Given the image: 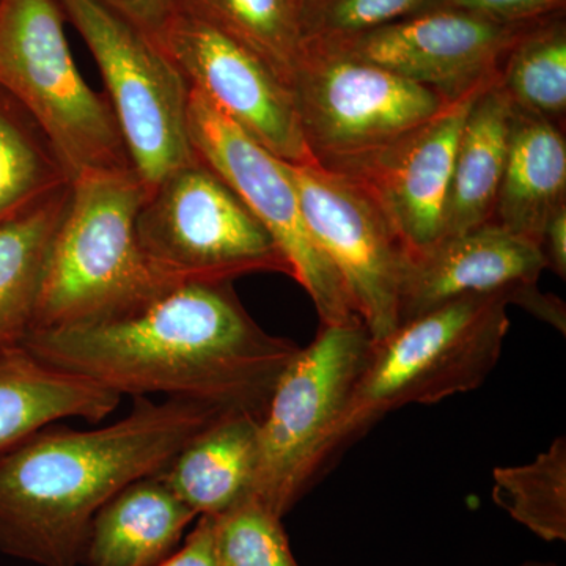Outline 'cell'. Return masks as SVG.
Instances as JSON below:
<instances>
[{"label":"cell","mask_w":566,"mask_h":566,"mask_svg":"<svg viewBox=\"0 0 566 566\" xmlns=\"http://www.w3.org/2000/svg\"><path fill=\"white\" fill-rule=\"evenodd\" d=\"M22 346L122 397L164 395L259 422L301 349L266 333L232 282L181 283L128 314L31 331Z\"/></svg>","instance_id":"6da1fadb"},{"label":"cell","mask_w":566,"mask_h":566,"mask_svg":"<svg viewBox=\"0 0 566 566\" xmlns=\"http://www.w3.org/2000/svg\"><path fill=\"white\" fill-rule=\"evenodd\" d=\"M223 417L191 401L140 397L104 428H41L0 453V551L39 566L80 565L96 513L137 480L161 474Z\"/></svg>","instance_id":"7a4b0ae2"},{"label":"cell","mask_w":566,"mask_h":566,"mask_svg":"<svg viewBox=\"0 0 566 566\" xmlns=\"http://www.w3.org/2000/svg\"><path fill=\"white\" fill-rule=\"evenodd\" d=\"M145 193L134 169L74 178L32 331L114 318L174 289L153 273L137 240Z\"/></svg>","instance_id":"3957f363"},{"label":"cell","mask_w":566,"mask_h":566,"mask_svg":"<svg viewBox=\"0 0 566 566\" xmlns=\"http://www.w3.org/2000/svg\"><path fill=\"white\" fill-rule=\"evenodd\" d=\"M513 292L457 297L374 342L342 420L340 452L403 406L479 389L501 359Z\"/></svg>","instance_id":"277c9868"},{"label":"cell","mask_w":566,"mask_h":566,"mask_svg":"<svg viewBox=\"0 0 566 566\" xmlns=\"http://www.w3.org/2000/svg\"><path fill=\"white\" fill-rule=\"evenodd\" d=\"M371 345L363 322L322 326L279 379L256 431L249 494L282 520L340 453L338 431Z\"/></svg>","instance_id":"5b68a950"},{"label":"cell","mask_w":566,"mask_h":566,"mask_svg":"<svg viewBox=\"0 0 566 566\" xmlns=\"http://www.w3.org/2000/svg\"><path fill=\"white\" fill-rule=\"evenodd\" d=\"M55 0H0V88L39 122L70 170H132L114 109L74 65Z\"/></svg>","instance_id":"8992f818"},{"label":"cell","mask_w":566,"mask_h":566,"mask_svg":"<svg viewBox=\"0 0 566 566\" xmlns=\"http://www.w3.org/2000/svg\"><path fill=\"white\" fill-rule=\"evenodd\" d=\"M197 158V156H196ZM145 260L167 285L292 270L238 193L196 159L147 189L136 219Z\"/></svg>","instance_id":"52a82bcc"},{"label":"cell","mask_w":566,"mask_h":566,"mask_svg":"<svg viewBox=\"0 0 566 566\" xmlns=\"http://www.w3.org/2000/svg\"><path fill=\"white\" fill-rule=\"evenodd\" d=\"M292 92L312 158L333 172L376 155L452 103L319 40L304 41Z\"/></svg>","instance_id":"ba28073f"},{"label":"cell","mask_w":566,"mask_h":566,"mask_svg":"<svg viewBox=\"0 0 566 566\" xmlns=\"http://www.w3.org/2000/svg\"><path fill=\"white\" fill-rule=\"evenodd\" d=\"M87 43L133 169L150 189L196 161L188 133L189 85L158 41L98 0H55Z\"/></svg>","instance_id":"9c48e42d"},{"label":"cell","mask_w":566,"mask_h":566,"mask_svg":"<svg viewBox=\"0 0 566 566\" xmlns=\"http://www.w3.org/2000/svg\"><path fill=\"white\" fill-rule=\"evenodd\" d=\"M188 133L193 155L214 170L274 238L292 279L311 296L322 326L363 322L340 275L316 244L285 163L189 88Z\"/></svg>","instance_id":"30bf717a"},{"label":"cell","mask_w":566,"mask_h":566,"mask_svg":"<svg viewBox=\"0 0 566 566\" xmlns=\"http://www.w3.org/2000/svg\"><path fill=\"white\" fill-rule=\"evenodd\" d=\"M304 219L340 275L374 342L400 324V300L411 263L408 249L363 186L318 164H289Z\"/></svg>","instance_id":"8fae6325"},{"label":"cell","mask_w":566,"mask_h":566,"mask_svg":"<svg viewBox=\"0 0 566 566\" xmlns=\"http://www.w3.org/2000/svg\"><path fill=\"white\" fill-rule=\"evenodd\" d=\"M158 44L189 88L289 164H316L305 145L292 88L259 57L207 22L175 10Z\"/></svg>","instance_id":"7c38bea8"},{"label":"cell","mask_w":566,"mask_h":566,"mask_svg":"<svg viewBox=\"0 0 566 566\" xmlns=\"http://www.w3.org/2000/svg\"><path fill=\"white\" fill-rule=\"evenodd\" d=\"M531 25L441 7L327 43L455 102L501 77L506 55Z\"/></svg>","instance_id":"4fadbf2b"},{"label":"cell","mask_w":566,"mask_h":566,"mask_svg":"<svg viewBox=\"0 0 566 566\" xmlns=\"http://www.w3.org/2000/svg\"><path fill=\"white\" fill-rule=\"evenodd\" d=\"M479 92L450 103L376 155L337 170L370 193L411 256L446 238L453 159L465 115Z\"/></svg>","instance_id":"5bb4252c"},{"label":"cell","mask_w":566,"mask_h":566,"mask_svg":"<svg viewBox=\"0 0 566 566\" xmlns=\"http://www.w3.org/2000/svg\"><path fill=\"white\" fill-rule=\"evenodd\" d=\"M545 270L531 241L495 222L444 238L411 256L400 300V324L468 294L513 292L538 283Z\"/></svg>","instance_id":"9a60e30c"},{"label":"cell","mask_w":566,"mask_h":566,"mask_svg":"<svg viewBox=\"0 0 566 566\" xmlns=\"http://www.w3.org/2000/svg\"><path fill=\"white\" fill-rule=\"evenodd\" d=\"M122 395L44 363L22 345L0 348V453L62 419L99 423Z\"/></svg>","instance_id":"2e32d148"},{"label":"cell","mask_w":566,"mask_h":566,"mask_svg":"<svg viewBox=\"0 0 566 566\" xmlns=\"http://www.w3.org/2000/svg\"><path fill=\"white\" fill-rule=\"evenodd\" d=\"M564 207V128L513 106L509 153L495 200L493 222L538 248L547 221Z\"/></svg>","instance_id":"e0dca14e"},{"label":"cell","mask_w":566,"mask_h":566,"mask_svg":"<svg viewBox=\"0 0 566 566\" xmlns=\"http://www.w3.org/2000/svg\"><path fill=\"white\" fill-rule=\"evenodd\" d=\"M196 517L161 474L145 476L96 513L82 562L87 566L159 565Z\"/></svg>","instance_id":"ac0fdd59"},{"label":"cell","mask_w":566,"mask_h":566,"mask_svg":"<svg viewBox=\"0 0 566 566\" xmlns=\"http://www.w3.org/2000/svg\"><path fill=\"white\" fill-rule=\"evenodd\" d=\"M512 109L501 77L476 93L453 159L446 238L493 222L509 153Z\"/></svg>","instance_id":"d6986e66"},{"label":"cell","mask_w":566,"mask_h":566,"mask_svg":"<svg viewBox=\"0 0 566 566\" xmlns=\"http://www.w3.org/2000/svg\"><path fill=\"white\" fill-rule=\"evenodd\" d=\"M259 420L223 417L191 439L161 476L197 516H216L251 493Z\"/></svg>","instance_id":"ffe728a7"},{"label":"cell","mask_w":566,"mask_h":566,"mask_svg":"<svg viewBox=\"0 0 566 566\" xmlns=\"http://www.w3.org/2000/svg\"><path fill=\"white\" fill-rule=\"evenodd\" d=\"M73 181L0 223V348L32 331L52 245L69 211Z\"/></svg>","instance_id":"44dd1931"},{"label":"cell","mask_w":566,"mask_h":566,"mask_svg":"<svg viewBox=\"0 0 566 566\" xmlns=\"http://www.w3.org/2000/svg\"><path fill=\"white\" fill-rule=\"evenodd\" d=\"M307 0H175L192 14L251 51L292 88L304 48Z\"/></svg>","instance_id":"7402d4cb"},{"label":"cell","mask_w":566,"mask_h":566,"mask_svg":"<svg viewBox=\"0 0 566 566\" xmlns=\"http://www.w3.org/2000/svg\"><path fill=\"white\" fill-rule=\"evenodd\" d=\"M73 181L39 122L0 88V223Z\"/></svg>","instance_id":"603a6c76"},{"label":"cell","mask_w":566,"mask_h":566,"mask_svg":"<svg viewBox=\"0 0 566 566\" xmlns=\"http://www.w3.org/2000/svg\"><path fill=\"white\" fill-rule=\"evenodd\" d=\"M493 501L543 542H566L565 436L531 463L495 468Z\"/></svg>","instance_id":"cb8c5ba5"},{"label":"cell","mask_w":566,"mask_h":566,"mask_svg":"<svg viewBox=\"0 0 566 566\" xmlns=\"http://www.w3.org/2000/svg\"><path fill=\"white\" fill-rule=\"evenodd\" d=\"M501 85L517 109L564 128L566 115V28L554 20L531 25L513 44Z\"/></svg>","instance_id":"d4e9b609"},{"label":"cell","mask_w":566,"mask_h":566,"mask_svg":"<svg viewBox=\"0 0 566 566\" xmlns=\"http://www.w3.org/2000/svg\"><path fill=\"white\" fill-rule=\"evenodd\" d=\"M219 566H301L293 556L282 517L248 494L212 516Z\"/></svg>","instance_id":"484cf974"},{"label":"cell","mask_w":566,"mask_h":566,"mask_svg":"<svg viewBox=\"0 0 566 566\" xmlns=\"http://www.w3.org/2000/svg\"><path fill=\"white\" fill-rule=\"evenodd\" d=\"M441 7L442 0H307L304 36L349 40Z\"/></svg>","instance_id":"4316f807"},{"label":"cell","mask_w":566,"mask_h":566,"mask_svg":"<svg viewBox=\"0 0 566 566\" xmlns=\"http://www.w3.org/2000/svg\"><path fill=\"white\" fill-rule=\"evenodd\" d=\"M564 6L565 0H442V7L471 11L505 24H532Z\"/></svg>","instance_id":"83f0119b"},{"label":"cell","mask_w":566,"mask_h":566,"mask_svg":"<svg viewBox=\"0 0 566 566\" xmlns=\"http://www.w3.org/2000/svg\"><path fill=\"white\" fill-rule=\"evenodd\" d=\"M139 28L142 32L158 40L159 33L175 13V0H98Z\"/></svg>","instance_id":"f1b7e54d"},{"label":"cell","mask_w":566,"mask_h":566,"mask_svg":"<svg viewBox=\"0 0 566 566\" xmlns=\"http://www.w3.org/2000/svg\"><path fill=\"white\" fill-rule=\"evenodd\" d=\"M156 566H219L214 547L212 516H199L196 527L178 553L170 554Z\"/></svg>","instance_id":"f546056e"},{"label":"cell","mask_w":566,"mask_h":566,"mask_svg":"<svg viewBox=\"0 0 566 566\" xmlns=\"http://www.w3.org/2000/svg\"><path fill=\"white\" fill-rule=\"evenodd\" d=\"M510 304L524 308L535 318L542 319L557 329L562 335L566 334V307L562 300L549 293H543L538 290V283L524 285L516 289L512 294Z\"/></svg>","instance_id":"4dcf8cb0"},{"label":"cell","mask_w":566,"mask_h":566,"mask_svg":"<svg viewBox=\"0 0 566 566\" xmlns=\"http://www.w3.org/2000/svg\"><path fill=\"white\" fill-rule=\"evenodd\" d=\"M538 251L542 253L545 270L553 271L562 281L566 279V207L560 208L547 221Z\"/></svg>","instance_id":"1f68e13d"},{"label":"cell","mask_w":566,"mask_h":566,"mask_svg":"<svg viewBox=\"0 0 566 566\" xmlns=\"http://www.w3.org/2000/svg\"><path fill=\"white\" fill-rule=\"evenodd\" d=\"M517 566H558V565L553 564V562L528 560V562H524V564H521Z\"/></svg>","instance_id":"d6a6232c"}]
</instances>
